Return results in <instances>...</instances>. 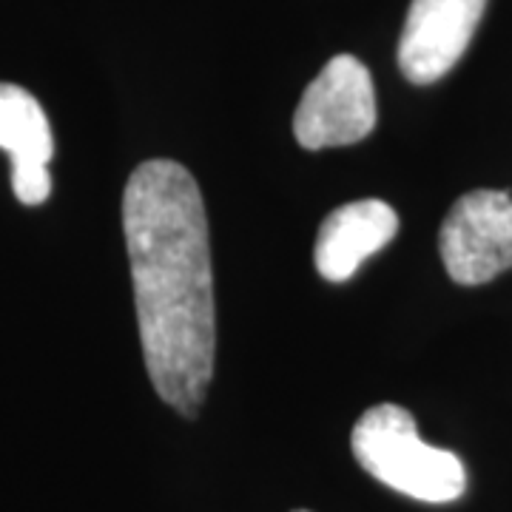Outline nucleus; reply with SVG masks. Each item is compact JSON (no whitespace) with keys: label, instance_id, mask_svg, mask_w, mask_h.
I'll use <instances>...</instances> for the list:
<instances>
[{"label":"nucleus","instance_id":"nucleus-1","mask_svg":"<svg viewBox=\"0 0 512 512\" xmlns=\"http://www.w3.org/2000/svg\"><path fill=\"white\" fill-rule=\"evenodd\" d=\"M137 325L160 399L194 419L214 376L217 311L197 180L174 160L137 165L123 191Z\"/></svg>","mask_w":512,"mask_h":512},{"label":"nucleus","instance_id":"nucleus-2","mask_svg":"<svg viewBox=\"0 0 512 512\" xmlns=\"http://www.w3.org/2000/svg\"><path fill=\"white\" fill-rule=\"evenodd\" d=\"M353 456L376 481L416 501L447 504L467 490V470L450 450L424 444L399 404L370 407L353 427Z\"/></svg>","mask_w":512,"mask_h":512},{"label":"nucleus","instance_id":"nucleus-3","mask_svg":"<svg viewBox=\"0 0 512 512\" xmlns=\"http://www.w3.org/2000/svg\"><path fill=\"white\" fill-rule=\"evenodd\" d=\"M376 128V92L362 60L336 55L305 89L296 114L293 134L308 151L353 146Z\"/></svg>","mask_w":512,"mask_h":512},{"label":"nucleus","instance_id":"nucleus-4","mask_svg":"<svg viewBox=\"0 0 512 512\" xmlns=\"http://www.w3.org/2000/svg\"><path fill=\"white\" fill-rule=\"evenodd\" d=\"M439 251L458 285H484L512 268V197L478 188L450 208Z\"/></svg>","mask_w":512,"mask_h":512},{"label":"nucleus","instance_id":"nucleus-5","mask_svg":"<svg viewBox=\"0 0 512 512\" xmlns=\"http://www.w3.org/2000/svg\"><path fill=\"white\" fill-rule=\"evenodd\" d=\"M484 6L487 0H413L399 40L404 77L416 86L441 80L467 52Z\"/></svg>","mask_w":512,"mask_h":512},{"label":"nucleus","instance_id":"nucleus-6","mask_svg":"<svg viewBox=\"0 0 512 512\" xmlns=\"http://www.w3.org/2000/svg\"><path fill=\"white\" fill-rule=\"evenodd\" d=\"M0 148L12 157L15 197L23 205L46 202L52 194V126L43 106L15 83H0Z\"/></svg>","mask_w":512,"mask_h":512},{"label":"nucleus","instance_id":"nucleus-7","mask_svg":"<svg viewBox=\"0 0 512 512\" xmlns=\"http://www.w3.org/2000/svg\"><path fill=\"white\" fill-rule=\"evenodd\" d=\"M396 231H399V217L387 202H348L328 214L316 234V248H313L316 271L328 282H345L359 271L367 256L382 251L396 237Z\"/></svg>","mask_w":512,"mask_h":512},{"label":"nucleus","instance_id":"nucleus-8","mask_svg":"<svg viewBox=\"0 0 512 512\" xmlns=\"http://www.w3.org/2000/svg\"><path fill=\"white\" fill-rule=\"evenodd\" d=\"M296 512H308V510H296Z\"/></svg>","mask_w":512,"mask_h":512}]
</instances>
